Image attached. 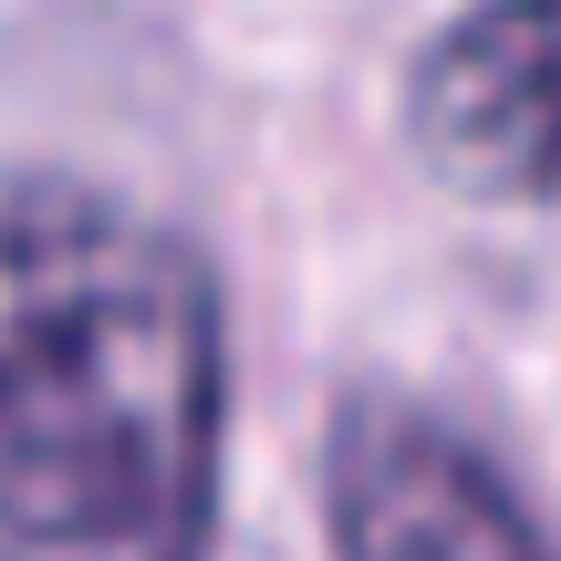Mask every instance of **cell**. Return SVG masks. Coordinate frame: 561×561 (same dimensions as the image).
I'll return each mask as SVG.
<instances>
[{"mask_svg":"<svg viewBox=\"0 0 561 561\" xmlns=\"http://www.w3.org/2000/svg\"><path fill=\"white\" fill-rule=\"evenodd\" d=\"M405 146L489 208L561 198V0H479L405 73Z\"/></svg>","mask_w":561,"mask_h":561,"instance_id":"cell-2","label":"cell"},{"mask_svg":"<svg viewBox=\"0 0 561 561\" xmlns=\"http://www.w3.org/2000/svg\"><path fill=\"white\" fill-rule=\"evenodd\" d=\"M322 510L333 561H551L520 489L405 396H354L333 416Z\"/></svg>","mask_w":561,"mask_h":561,"instance_id":"cell-3","label":"cell"},{"mask_svg":"<svg viewBox=\"0 0 561 561\" xmlns=\"http://www.w3.org/2000/svg\"><path fill=\"white\" fill-rule=\"evenodd\" d=\"M219 280L73 178L0 187V561H208Z\"/></svg>","mask_w":561,"mask_h":561,"instance_id":"cell-1","label":"cell"}]
</instances>
